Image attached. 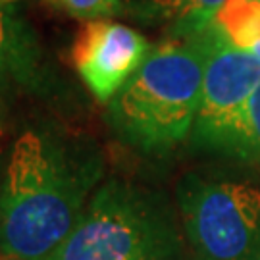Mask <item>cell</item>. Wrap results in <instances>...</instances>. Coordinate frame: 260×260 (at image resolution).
Wrapping results in <instances>:
<instances>
[{"label":"cell","instance_id":"3","mask_svg":"<svg viewBox=\"0 0 260 260\" xmlns=\"http://www.w3.org/2000/svg\"><path fill=\"white\" fill-rule=\"evenodd\" d=\"M181 220L162 193L112 177L47 260H185Z\"/></svg>","mask_w":260,"mask_h":260},{"label":"cell","instance_id":"4","mask_svg":"<svg viewBox=\"0 0 260 260\" xmlns=\"http://www.w3.org/2000/svg\"><path fill=\"white\" fill-rule=\"evenodd\" d=\"M177 208L191 260H260V183L185 176Z\"/></svg>","mask_w":260,"mask_h":260},{"label":"cell","instance_id":"6","mask_svg":"<svg viewBox=\"0 0 260 260\" xmlns=\"http://www.w3.org/2000/svg\"><path fill=\"white\" fill-rule=\"evenodd\" d=\"M150 43L129 25L112 19L83 21L72 62L89 93L108 104L150 54Z\"/></svg>","mask_w":260,"mask_h":260},{"label":"cell","instance_id":"5","mask_svg":"<svg viewBox=\"0 0 260 260\" xmlns=\"http://www.w3.org/2000/svg\"><path fill=\"white\" fill-rule=\"evenodd\" d=\"M258 85L260 58L232 47L212 21L206 29L205 75L189 135L193 147L237 158L247 106Z\"/></svg>","mask_w":260,"mask_h":260},{"label":"cell","instance_id":"1","mask_svg":"<svg viewBox=\"0 0 260 260\" xmlns=\"http://www.w3.org/2000/svg\"><path fill=\"white\" fill-rule=\"evenodd\" d=\"M104 174L87 141L58 127L19 133L0 185V260H47L79 223Z\"/></svg>","mask_w":260,"mask_h":260},{"label":"cell","instance_id":"12","mask_svg":"<svg viewBox=\"0 0 260 260\" xmlns=\"http://www.w3.org/2000/svg\"><path fill=\"white\" fill-rule=\"evenodd\" d=\"M4 127H6V104L0 96V133L4 131Z\"/></svg>","mask_w":260,"mask_h":260},{"label":"cell","instance_id":"9","mask_svg":"<svg viewBox=\"0 0 260 260\" xmlns=\"http://www.w3.org/2000/svg\"><path fill=\"white\" fill-rule=\"evenodd\" d=\"M214 25L232 47L260 58V0H225Z\"/></svg>","mask_w":260,"mask_h":260},{"label":"cell","instance_id":"11","mask_svg":"<svg viewBox=\"0 0 260 260\" xmlns=\"http://www.w3.org/2000/svg\"><path fill=\"white\" fill-rule=\"evenodd\" d=\"M237 160L260 164V85L254 89L251 101H249V106H247L245 129H243V139Z\"/></svg>","mask_w":260,"mask_h":260},{"label":"cell","instance_id":"2","mask_svg":"<svg viewBox=\"0 0 260 260\" xmlns=\"http://www.w3.org/2000/svg\"><path fill=\"white\" fill-rule=\"evenodd\" d=\"M206 29L193 37H168L152 47L106 104V121L123 145L162 158L189 139L205 75Z\"/></svg>","mask_w":260,"mask_h":260},{"label":"cell","instance_id":"10","mask_svg":"<svg viewBox=\"0 0 260 260\" xmlns=\"http://www.w3.org/2000/svg\"><path fill=\"white\" fill-rule=\"evenodd\" d=\"M45 6L81 21L110 19L123 14V0H39Z\"/></svg>","mask_w":260,"mask_h":260},{"label":"cell","instance_id":"8","mask_svg":"<svg viewBox=\"0 0 260 260\" xmlns=\"http://www.w3.org/2000/svg\"><path fill=\"white\" fill-rule=\"evenodd\" d=\"M225 0H123V16L160 27L166 37H193L212 25Z\"/></svg>","mask_w":260,"mask_h":260},{"label":"cell","instance_id":"7","mask_svg":"<svg viewBox=\"0 0 260 260\" xmlns=\"http://www.w3.org/2000/svg\"><path fill=\"white\" fill-rule=\"evenodd\" d=\"M48 85L45 50L19 0H0V91L43 94Z\"/></svg>","mask_w":260,"mask_h":260},{"label":"cell","instance_id":"13","mask_svg":"<svg viewBox=\"0 0 260 260\" xmlns=\"http://www.w3.org/2000/svg\"><path fill=\"white\" fill-rule=\"evenodd\" d=\"M4 166H6V160L0 154V185H2V176H4Z\"/></svg>","mask_w":260,"mask_h":260}]
</instances>
